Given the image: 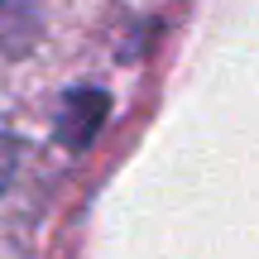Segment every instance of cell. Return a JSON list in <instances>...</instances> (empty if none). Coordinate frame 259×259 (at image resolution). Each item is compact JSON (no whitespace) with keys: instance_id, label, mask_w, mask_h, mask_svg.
<instances>
[{"instance_id":"obj_1","label":"cell","mask_w":259,"mask_h":259,"mask_svg":"<svg viewBox=\"0 0 259 259\" xmlns=\"http://www.w3.org/2000/svg\"><path fill=\"white\" fill-rule=\"evenodd\" d=\"M106 92H96V87H87V92H72L63 106V115H58V139H63L67 149H87L92 144V135L101 130L106 120Z\"/></svg>"}]
</instances>
